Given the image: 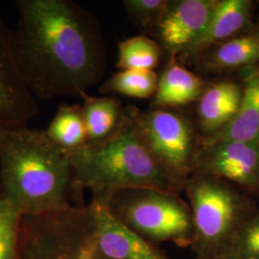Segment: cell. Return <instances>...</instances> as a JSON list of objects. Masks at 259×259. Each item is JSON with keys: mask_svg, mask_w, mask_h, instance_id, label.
<instances>
[{"mask_svg": "<svg viewBox=\"0 0 259 259\" xmlns=\"http://www.w3.org/2000/svg\"><path fill=\"white\" fill-rule=\"evenodd\" d=\"M12 32L15 62L37 99L81 97L106 66L101 29L93 14L69 0H18Z\"/></svg>", "mask_w": 259, "mask_h": 259, "instance_id": "cell-1", "label": "cell"}, {"mask_svg": "<svg viewBox=\"0 0 259 259\" xmlns=\"http://www.w3.org/2000/svg\"><path fill=\"white\" fill-rule=\"evenodd\" d=\"M0 188L22 216L82 204L68 153L28 126H0Z\"/></svg>", "mask_w": 259, "mask_h": 259, "instance_id": "cell-2", "label": "cell"}, {"mask_svg": "<svg viewBox=\"0 0 259 259\" xmlns=\"http://www.w3.org/2000/svg\"><path fill=\"white\" fill-rule=\"evenodd\" d=\"M67 153L76 187L90 190L92 201L108 204L113 195L133 188L183 191L139 138L130 107L112 137Z\"/></svg>", "mask_w": 259, "mask_h": 259, "instance_id": "cell-3", "label": "cell"}, {"mask_svg": "<svg viewBox=\"0 0 259 259\" xmlns=\"http://www.w3.org/2000/svg\"><path fill=\"white\" fill-rule=\"evenodd\" d=\"M185 191L193 217L195 259H222L257 207L237 185L203 173H192Z\"/></svg>", "mask_w": 259, "mask_h": 259, "instance_id": "cell-4", "label": "cell"}, {"mask_svg": "<svg viewBox=\"0 0 259 259\" xmlns=\"http://www.w3.org/2000/svg\"><path fill=\"white\" fill-rule=\"evenodd\" d=\"M17 259H100L90 205L21 216Z\"/></svg>", "mask_w": 259, "mask_h": 259, "instance_id": "cell-5", "label": "cell"}, {"mask_svg": "<svg viewBox=\"0 0 259 259\" xmlns=\"http://www.w3.org/2000/svg\"><path fill=\"white\" fill-rule=\"evenodd\" d=\"M108 204L121 222L150 243L191 247L192 211L179 194L154 188L125 189L113 195Z\"/></svg>", "mask_w": 259, "mask_h": 259, "instance_id": "cell-6", "label": "cell"}, {"mask_svg": "<svg viewBox=\"0 0 259 259\" xmlns=\"http://www.w3.org/2000/svg\"><path fill=\"white\" fill-rule=\"evenodd\" d=\"M139 138L169 177L185 190L193 173L201 136L193 123L173 109L157 108L141 112L131 108Z\"/></svg>", "mask_w": 259, "mask_h": 259, "instance_id": "cell-7", "label": "cell"}, {"mask_svg": "<svg viewBox=\"0 0 259 259\" xmlns=\"http://www.w3.org/2000/svg\"><path fill=\"white\" fill-rule=\"evenodd\" d=\"M194 172L217 177L259 194V142L201 139Z\"/></svg>", "mask_w": 259, "mask_h": 259, "instance_id": "cell-8", "label": "cell"}, {"mask_svg": "<svg viewBox=\"0 0 259 259\" xmlns=\"http://www.w3.org/2000/svg\"><path fill=\"white\" fill-rule=\"evenodd\" d=\"M218 1H169L156 34L171 57L187 53L193 47L208 26Z\"/></svg>", "mask_w": 259, "mask_h": 259, "instance_id": "cell-9", "label": "cell"}, {"mask_svg": "<svg viewBox=\"0 0 259 259\" xmlns=\"http://www.w3.org/2000/svg\"><path fill=\"white\" fill-rule=\"evenodd\" d=\"M39 112L37 99L19 74L12 49V31L0 19V126H27Z\"/></svg>", "mask_w": 259, "mask_h": 259, "instance_id": "cell-10", "label": "cell"}, {"mask_svg": "<svg viewBox=\"0 0 259 259\" xmlns=\"http://www.w3.org/2000/svg\"><path fill=\"white\" fill-rule=\"evenodd\" d=\"M99 253L106 259H168L154 244L131 230L112 213L109 204H89Z\"/></svg>", "mask_w": 259, "mask_h": 259, "instance_id": "cell-11", "label": "cell"}, {"mask_svg": "<svg viewBox=\"0 0 259 259\" xmlns=\"http://www.w3.org/2000/svg\"><path fill=\"white\" fill-rule=\"evenodd\" d=\"M253 6L250 0H219L208 26L187 53L198 57L214 46L254 27Z\"/></svg>", "mask_w": 259, "mask_h": 259, "instance_id": "cell-12", "label": "cell"}, {"mask_svg": "<svg viewBox=\"0 0 259 259\" xmlns=\"http://www.w3.org/2000/svg\"><path fill=\"white\" fill-rule=\"evenodd\" d=\"M209 73L259 70V26L209 48L196 57Z\"/></svg>", "mask_w": 259, "mask_h": 259, "instance_id": "cell-13", "label": "cell"}, {"mask_svg": "<svg viewBox=\"0 0 259 259\" xmlns=\"http://www.w3.org/2000/svg\"><path fill=\"white\" fill-rule=\"evenodd\" d=\"M243 84L222 80L205 87L197 101L199 129L209 137L225 129L235 117L240 107Z\"/></svg>", "mask_w": 259, "mask_h": 259, "instance_id": "cell-14", "label": "cell"}, {"mask_svg": "<svg viewBox=\"0 0 259 259\" xmlns=\"http://www.w3.org/2000/svg\"><path fill=\"white\" fill-rule=\"evenodd\" d=\"M205 87L199 76L178 64L176 57H171L158 78L154 105L157 108L174 109L197 102Z\"/></svg>", "mask_w": 259, "mask_h": 259, "instance_id": "cell-15", "label": "cell"}, {"mask_svg": "<svg viewBox=\"0 0 259 259\" xmlns=\"http://www.w3.org/2000/svg\"><path fill=\"white\" fill-rule=\"evenodd\" d=\"M201 139L259 142V70L244 81L240 107L232 122L212 136H201Z\"/></svg>", "mask_w": 259, "mask_h": 259, "instance_id": "cell-16", "label": "cell"}, {"mask_svg": "<svg viewBox=\"0 0 259 259\" xmlns=\"http://www.w3.org/2000/svg\"><path fill=\"white\" fill-rule=\"evenodd\" d=\"M83 115L87 130V144L97 143L112 137L125 118V109L114 97L82 96Z\"/></svg>", "mask_w": 259, "mask_h": 259, "instance_id": "cell-17", "label": "cell"}, {"mask_svg": "<svg viewBox=\"0 0 259 259\" xmlns=\"http://www.w3.org/2000/svg\"><path fill=\"white\" fill-rule=\"evenodd\" d=\"M46 133L55 145L66 152L83 147L87 144V130L82 106H60Z\"/></svg>", "mask_w": 259, "mask_h": 259, "instance_id": "cell-18", "label": "cell"}, {"mask_svg": "<svg viewBox=\"0 0 259 259\" xmlns=\"http://www.w3.org/2000/svg\"><path fill=\"white\" fill-rule=\"evenodd\" d=\"M161 56V48L146 36L130 37L118 46L116 66L121 70H154Z\"/></svg>", "mask_w": 259, "mask_h": 259, "instance_id": "cell-19", "label": "cell"}, {"mask_svg": "<svg viewBox=\"0 0 259 259\" xmlns=\"http://www.w3.org/2000/svg\"><path fill=\"white\" fill-rule=\"evenodd\" d=\"M157 83L158 76L154 70H120L103 83L100 93L146 99L155 95Z\"/></svg>", "mask_w": 259, "mask_h": 259, "instance_id": "cell-20", "label": "cell"}, {"mask_svg": "<svg viewBox=\"0 0 259 259\" xmlns=\"http://www.w3.org/2000/svg\"><path fill=\"white\" fill-rule=\"evenodd\" d=\"M222 259H259V207L242 226Z\"/></svg>", "mask_w": 259, "mask_h": 259, "instance_id": "cell-21", "label": "cell"}, {"mask_svg": "<svg viewBox=\"0 0 259 259\" xmlns=\"http://www.w3.org/2000/svg\"><path fill=\"white\" fill-rule=\"evenodd\" d=\"M168 0H125L123 2L130 19L143 32H157Z\"/></svg>", "mask_w": 259, "mask_h": 259, "instance_id": "cell-22", "label": "cell"}, {"mask_svg": "<svg viewBox=\"0 0 259 259\" xmlns=\"http://www.w3.org/2000/svg\"><path fill=\"white\" fill-rule=\"evenodd\" d=\"M21 216L0 188V239L18 229Z\"/></svg>", "mask_w": 259, "mask_h": 259, "instance_id": "cell-23", "label": "cell"}, {"mask_svg": "<svg viewBox=\"0 0 259 259\" xmlns=\"http://www.w3.org/2000/svg\"><path fill=\"white\" fill-rule=\"evenodd\" d=\"M17 230L0 239V259H17Z\"/></svg>", "mask_w": 259, "mask_h": 259, "instance_id": "cell-24", "label": "cell"}, {"mask_svg": "<svg viewBox=\"0 0 259 259\" xmlns=\"http://www.w3.org/2000/svg\"><path fill=\"white\" fill-rule=\"evenodd\" d=\"M100 259H106V258H104V257H103L102 255H101V254H100Z\"/></svg>", "mask_w": 259, "mask_h": 259, "instance_id": "cell-25", "label": "cell"}, {"mask_svg": "<svg viewBox=\"0 0 259 259\" xmlns=\"http://www.w3.org/2000/svg\"><path fill=\"white\" fill-rule=\"evenodd\" d=\"M257 3H258V6H259V1H258V2H257Z\"/></svg>", "mask_w": 259, "mask_h": 259, "instance_id": "cell-26", "label": "cell"}]
</instances>
